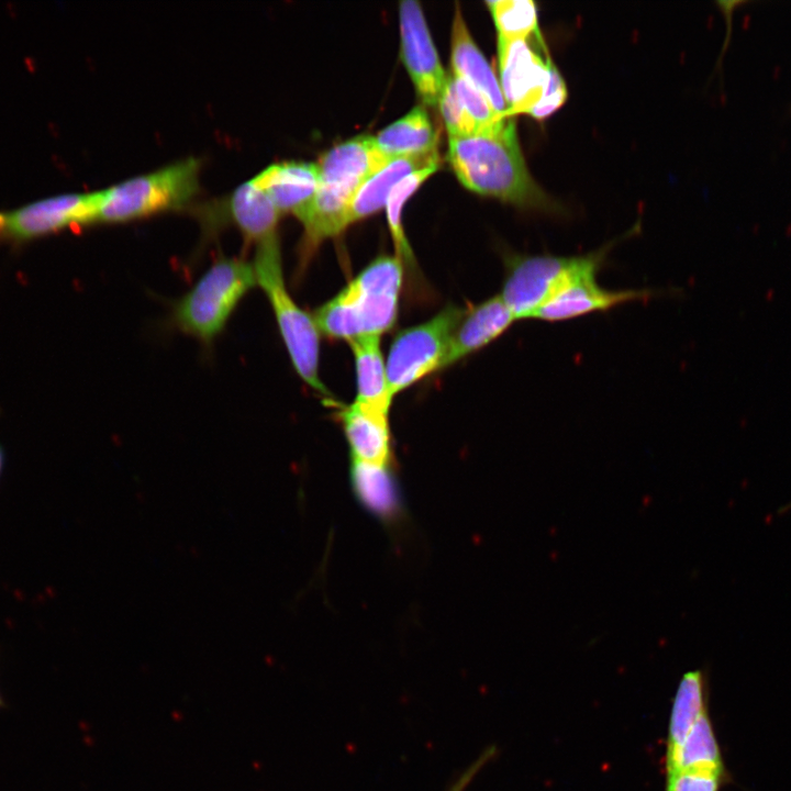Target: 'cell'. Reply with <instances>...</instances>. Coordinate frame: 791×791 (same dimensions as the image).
I'll return each mask as SVG.
<instances>
[{"label":"cell","instance_id":"8fae6325","mask_svg":"<svg viewBox=\"0 0 791 791\" xmlns=\"http://www.w3.org/2000/svg\"><path fill=\"white\" fill-rule=\"evenodd\" d=\"M196 213L210 232L219 230L222 224L234 225L247 247L252 244L256 246L276 235L281 215L269 197L252 179L239 185L227 197L199 205Z\"/></svg>","mask_w":791,"mask_h":791},{"label":"cell","instance_id":"4dcf8cb0","mask_svg":"<svg viewBox=\"0 0 791 791\" xmlns=\"http://www.w3.org/2000/svg\"><path fill=\"white\" fill-rule=\"evenodd\" d=\"M3 705H4V702H3L2 697H1V694H0V709H1Z\"/></svg>","mask_w":791,"mask_h":791},{"label":"cell","instance_id":"83f0119b","mask_svg":"<svg viewBox=\"0 0 791 791\" xmlns=\"http://www.w3.org/2000/svg\"><path fill=\"white\" fill-rule=\"evenodd\" d=\"M729 778L702 771H681L673 791H721Z\"/></svg>","mask_w":791,"mask_h":791},{"label":"cell","instance_id":"ac0fdd59","mask_svg":"<svg viewBox=\"0 0 791 791\" xmlns=\"http://www.w3.org/2000/svg\"><path fill=\"white\" fill-rule=\"evenodd\" d=\"M450 63L453 75L476 87L493 109L505 116L506 104L500 82L474 41L459 8H456L450 35Z\"/></svg>","mask_w":791,"mask_h":791},{"label":"cell","instance_id":"d6986e66","mask_svg":"<svg viewBox=\"0 0 791 791\" xmlns=\"http://www.w3.org/2000/svg\"><path fill=\"white\" fill-rule=\"evenodd\" d=\"M432 166H439L438 151L390 159L372 174L356 192L349 209V225L386 207L391 190L406 176Z\"/></svg>","mask_w":791,"mask_h":791},{"label":"cell","instance_id":"4fadbf2b","mask_svg":"<svg viewBox=\"0 0 791 791\" xmlns=\"http://www.w3.org/2000/svg\"><path fill=\"white\" fill-rule=\"evenodd\" d=\"M597 277L587 275L571 281L547 300L533 319L562 322L660 294L650 289H608L599 285Z\"/></svg>","mask_w":791,"mask_h":791},{"label":"cell","instance_id":"5b68a950","mask_svg":"<svg viewBox=\"0 0 791 791\" xmlns=\"http://www.w3.org/2000/svg\"><path fill=\"white\" fill-rule=\"evenodd\" d=\"M255 286L252 263L221 257L175 302L169 324L202 345L211 346L241 300Z\"/></svg>","mask_w":791,"mask_h":791},{"label":"cell","instance_id":"f1b7e54d","mask_svg":"<svg viewBox=\"0 0 791 791\" xmlns=\"http://www.w3.org/2000/svg\"><path fill=\"white\" fill-rule=\"evenodd\" d=\"M495 748L490 747L481 754L475 762H472L452 784L448 791H465L477 773L486 766V764L494 756Z\"/></svg>","mask_w":791,"mask_h":791},{"label":"cell","instance_id":"484cf974","mask_svg":"<svg viewBox=\"0 0 791 791\" xmlns=\"http://www.w3.org/2000/svg\"><path fill=\"white\" fill-rule=\"evenodd\" d=\"M450 79L468 115L476 124L477 132L505 118L499 114L489 100L471 83L454 75Z\"/></svg>","mask_w":791,"mask_h":791},{"label":"cell","instance_id":"e0dca14e","mask_svg":"<svg viewBox=\"0 0 791 791\" xmlns=\"http://www.w3.org/2000/svg\"><path fill=\"white\" fill-rule=\"evenodd\" d=\"M252 180L269 197L280 214L291 213L299 219L316 193L319 168L316 163L280 161L267 166Z\"/></svg>","mask_w":791,"mask_h":791},{"label":"cell","instance_id":"7402d4cb","mask_svg":"<svg viewBox=\"0 0 791 791\" xmlns=\"http://www.w3.org/2000/svg\"><path fill=\"white\" fill-rule=\"evenodd\" d=\"M350 482L358 500L382 520H393L401 502L390 465L352 460Z\"/></svg>","mask_w":791,"mask_h":791},{"label":"cell","instance_id":"8992f818","mask_svg":"<svg viewBox=\"0 0 791 791\" xmlns=\"http://www.w3.org/2000/svg\"><path fill=\"white\" fill-rule=\"evenodd\" d=\"M201 160L180 159L104 190L97 223H124L188 207L200 191Z\"/></svg>","mask_w":791,"mask_h":791},{"label":"cell","instance_id":"30bf717a","mask_svg":"<svg viewBox=\"0 0 791 791\" xmlns=\"http://www.w3.org/2000/svg\"><path fill=\"white\" fill-rule=\"evenodd\" d=\"M101 190L62 193L0 210V244L25 243L65 229L97 223Z\"/></svg>","mask_w":791,"mask_h":791},{"label":"cell","instance_id":"3957f363","mask_svg":"<svg viewBox=\"0 0 791 791\" xmlns=\"http://www.w3.org/2000/svg\"><path fill=\"white\" fill-rule=\"evenodd\" d=\"M316 165V193L298 219L304 227L301 265L323 241L339 235L349 226L353 199L360 186L379 169L381 157L367 137L356 136L324 152Z\"/></svg>","mask_w":791,"mask_h":791},{"label":"cell","instance_id":"ffe728a7","mask_svg":"<svg viewBox=\"0 0 791 791\" xmlns=\"http://www.w3.org/2000/svg\"><path fill=\"white\" fill-rule=\"evenodd\" d=\"M374 138L389 158L431 153L437 151L438 144L437 132L422 105L382 129Z\"/></svg>","mask_w":791,"mask_h":791},{"label":"cell","instance_id":"ba28073f","mask_svg":"<svg viewBox=\"0 0 791 791\" xmlns=\"http://www.w3.org/2000/svg\"><path fill=\"white\" fill-rule=\"evenodd\" d=\"M542 35L528 40L498 38L500 87L506 104L505 116L527 114L544 120L567 99L566 83L545 49Z\"/></svg>","mask_w":791,"mask_h":791},{"label":"cell","instance_id":"52a82bcc","mask_svg":"<svg viewBox=\"0 0 791 791\" xmlns=\"http://www.w3.org/2000/svg\"><path fill=\"white\" fill-rule=\"evenodd\" d=\"M614 244L616 241L578 256L505 254L499 294L516 321L533 319L538 309L568 283L587 275H598Z\"/></svg>","mask_w":791,"mask_h":791},{"label":"cell","instance_id":"2e32d148","mask_svg":"<svg viewBox=\"0 0 791 791\" xmlns=\"http://www.w3.org/2000/svg\"><path fill=\"white\" fill-rule=\"evenodd\" d=\"M336 412L352 453V460L390 465L392 460L389 412L361 404H336Z\"/></svg>","mask_w":791,"mask_h":791},{"label":"cell","instance_id":"7a4b0ae2","mask_svg":"<svg viewBox=\"0 0 791 791\" xmlns=\"http://www.w3.org/2000/svg\"><path fill=\"white\" fill-rule=\"evenodd\" d=\"M404 265L398 256L381 255L359 271L313 314L326 337L350 343L381 336L398 319Z\"/></svg>","mask_w":791,"mask_h":791},{"label":"cell","instance_id":"44dd1931","mask_svg":"<svg viewBox=\"0 0 791 791\" xmlns=\"http://www.w3.org/2000/svg\"><path fill=\"white\" fill-rule=\"evenodd\" d=\"M348 344L353 352L356 371L355 401L389 412L393 398L389 392L380 337H360Z\"/></svg>","mask_w":791,"mask_h":791},{"label":"cell","instance_id":"cb8c5ba5","mask_svg":"<svg viewBox=\"0 0 791 791\" xmlns=\"http://www.w3.org/2000/svg\"><path fill=\"white\" fill-rule=\"evenodd\" d=\"M499 40H528L539 34L537 9L532 0L486 1Z\"/></svg>","mask_w":791,"mask_h":791},{"label":"cell","instance_id":"7c38bea8","mask_svg":"<svg viewBox=\"0 0 791 791\" xmlns=\"http://www.w3.org/2000/svg\"><path fill=\"white\" fill-rule=\"evenodd\" d=\"M401 55L411 80L427 105H437L448 77L442 66L421 4L400 2Z\"/></svg>","mask_w":791,"mask_h":791},{"label":"cell","instance_id":"9c48e42d","mask_svg":"<svg viewBox=\"0 0 791 791\" xmlns=\"http://www.w3.org/2000/svg\"><path fill=\"white\" fill-rule=\"evenodd\" d=\"M465 311L448 304L430 320L403 328L394 336L386 360L392 398L443 369L452 336Z\"/></svg>","mask_w":791,"mask_h":791},{"label":"cell","instance_id":"d4e9b609","mask_svg":"<svg viewBox=\"0 0 791 791\" xmlns=\"http://www.w3.org/2000/svg\"><path fill=\"white\" fill-rule=\"evenodd\" d=\"M438 167H426L410 174L396 185L387 199L386 214L397 252L396 256L402 260L403 265L408 264L410 267L413 266V254L402 226L403 209L409 198Z\"/></svg>","mask_w":791,"mask_h":791},{"label":"cell","instance_id":"277c9868","mask_svg":"<svg viewBox=\"0 0 791 791\" xmlns=\"http://www.w3.org/2000/svg\"><path fill=\"white\" fill-rule=\"evenodd\" d=\"M252 265L256 283L270 303L293 369L326 402L333 403L335 400L319 374L321 332L314 316L303 310L287 289L278 234L255 246Z\"/></svg>","mask_w":791,"mask_h":791},{"label":"cell","instance_id":"6da1fadb","mask_svg":"<svg viewBox=\"0 0 791 791\" xmlns=\"http://www.w3.org/2000/svg\"><path fill=\"white\" fill-rule=\"evenodd\" d=\"M447 159L461 185L474 192L520 208L560 210L530 174L510 116L475 134L449 137Z\"/></svg>","mask_w":791,"mask_h":791},{"label":"cell","instance_id":"9a60e30c","mask_svg":"<svg viewBox=\"0 0 791 791\" xmlns=\"http://www.w3.org/2000/svg\"><path fill=\"white\" fill-rule=\"evenodd\" d=\"M515 321L500 294L467 309L452 336L443 369L487 347Z\"/></svg>","mask_w":791,"mask_h":791},{"label":"cell","instance_id":"5bb4252c","mask_svg":"<svg viewBox=\"0 0 791 791\" xmlns=\"http://www.w3.org/2000/svg\"><path fill=\"white\" fill-rule=\"evenodd\" d=\"M708 710V681L703 670L686 672L679 681L669 717L665 755V791H673L681 750L698 718Z\"/></svg>","mask_w":791,"mask_h":791},{"label":"cell","instance_id":"f546056e","mask_svg":"<svg viewBox=\"0 0 791 791\" xmlns=\"http://www.w3.org/2000/svg\"><path fill=\"white\" fill-rule=\"evenodd\" d=\"M3 465H4V452L0 445V476H1V472L3 469Z\"/></svg>","mask_w":791,"mask_h":791},{"label":"cell","instance_id":"603a6c76","mask_svg":"<svg viewBox=\"0 0 791 791\" xmlns=\"http://www.w3.org/2000/svg\"><path fill=\"white\" fill-rule=\"evenodd\" d=\"M681 771H702L728 777L709 710L698 718L687 736L680 757L679 773Z\"/></svg>","mask_w":791,"mask_h":791},{"label":"cell","instance_id":"4316f807","mask_svg":"<svg viewBox=\"0 0 791 791\" xmlns=\"http://www.w3.org/2000/svg\"><path fill=\"white\" fill-rule=\"evenodd\" d=\"M438 107L449 137H461L477 133V126L461 103L450 76L439 98Z\"/></svg>","mask_w":791,"mask_h":791}]
</instances>
